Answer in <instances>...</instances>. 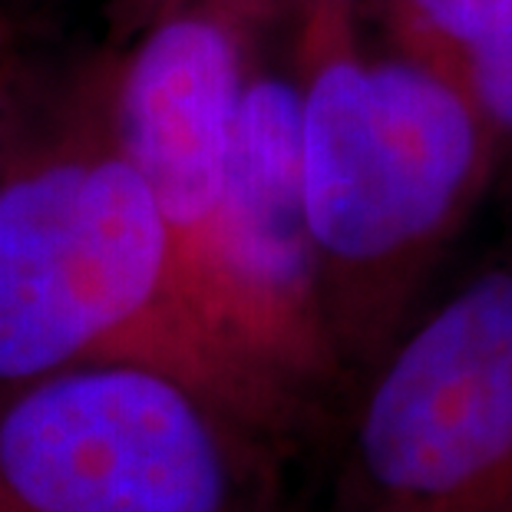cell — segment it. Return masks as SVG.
I'll use <instances>...</instances> for the list:
<instances>
[{
    "instance_id": "cell-1",
    "label": "cell",
    "mask_w": 512,
    "mask_h": 512,
    "mask_svg": "<svg viewBox=\"0 0 512 512\" xmlns=\"http://www.w3.org/2000/svg\"><path fill=\"white\" fill-rule=\"evenodd\" d=\"M357 7L298 17L301 176L337 354L367 370L410 324L503 156L443 73L357 43Z\"/></svg>"
},
{
    "instance_id": "cell-2",
    "label": "cell",
    "mask_w": 512,
    "mask_h": 512,
    "mask_svg": "<svg viewBox=\"0 0 512 512\" xmlns=\"http://www.w3.org/2000/svg\"><path fill=\"white\" fill-rule=\"evenodd\" d=\"M103 361L176 374L265 433L182 298L146 182L96 119L0 182V384Z\"/></svg>"
},
{
    "instance_id": "cell-3",
    "label": "cell",
    "mask_w": 512,
    "mask_h": 512,
    "mask_svg": "<svg viewBox=\"0 0 512 512\" xmlns=\"http://www.w3.org/2000/svg\"><path fill=\"white\" fill-rule=\"evenodd\" d=\"M281 443L159 367L103 361L7 387L0 483L20 512H281Z\"/></svg>"
},
{
    "instance_id": "cell-4",
    "label": "cell",
    "mask_w": 512,
    "mask_h": 512,
    "mask_svg": "<svg viewBox=\"0 0 512 512\" xmlns=\"http://www.w3.org/2000/svg\"><path fill=\"white\" fill-rule=\"evenodd\" d=\"M364 374L324 512H512V265L476 271Z\"/></svg>"
},
{
    "instance_id": "cell-5",
    "label": "cell",
    "mask_w": 512,
    "mask_h": 512,
    "mask_svg": "<svg viewBox=\"0 0 512 512\" xmlns=\"http://www.w3.org/2000/svg\"><path fill=\"white\" fill-rule=\"evenodd\" d=\"M139 24L103 76L100 126L156 202L192 318L245 387L265 433L285 446L304 420L235 351L222 298L228 169L261 24L225 0H182Z\"/></svg>"
},
{
    "instance_id": "cell-6",
    "label": "cell",
    "mask_w": 512,
    "mask_h": 512,
    "mask_svg": "<svg viewBox=\"0 0 512 512\" xmlns=\"http://www.w3.org/2000/svg\"><path fill=\"white\" fill-rule=\"evenodd\" d=\"M225 328L242 361L308 423L337 354L301 176L298 80L252 70L235 123L222 248Z\"/></svg>"
},
{
    "instance_id": "cell-7",
    "label": "cell",
    "mask_w": 512,
    "mask_h": 512,
    "mask_svg": "<svg viewBox=\"0 0 512 512\" xmlns=\"http://www.w3.org/2000/svg\"><path fill=\"white\" fill-rule=\"evenodd\" d=\"M384 24L397 53L440 73L476 43L512 30V0H384Z\"/></svg>"
},
{
    "instance_id": "cell-8",
    "label": "cell",
    "mask_w": 512,
    "mask_h": 512,
    "mask_svg": "<svg viewBox=\"0 0 512 512\" xmlns=\"http://www.w3.org/2000/svg\"><path fill=\"white\" fill-rule=\"evenodd\" d=\"M440 73L466 96L499 152L512 149V30L476 43Z\"/></svg>"
},
{
    "instance_id": "cell-9",
    "label": "cell",
    "mask_w": 512,
    "mask_h": 512,
    "mask_svg": "<svg viewBox=\"0 0 512 512\" xmlns=\"http://www.w3.org/2000/svg\"><path fill=\"white\" fill-rule=\"evenodd\" d=\"M123 4L129 7V14H133V17H146V14H156V10H162V7L182 4V0H123ZM225 4L245 10L248 17L258 20V24H268V20L278 14L275 0H225Z\"/></svg>"
},
{
    "instance_id": "cell-10",
    "label": "cell",
    "mask_w": 512,
    "mask_h": 512,
    "mask_svg": "<svg viewBox=\"0 0 512 512\" xmlns=\"http://www.w3.org/2000/svg\"><path fill=\"white\" fill-rule=\"evenodd\" d=\"M0 512H20V506L14 503V496L4 489V483H0Z\"/></svg>"
}]
</instances>
